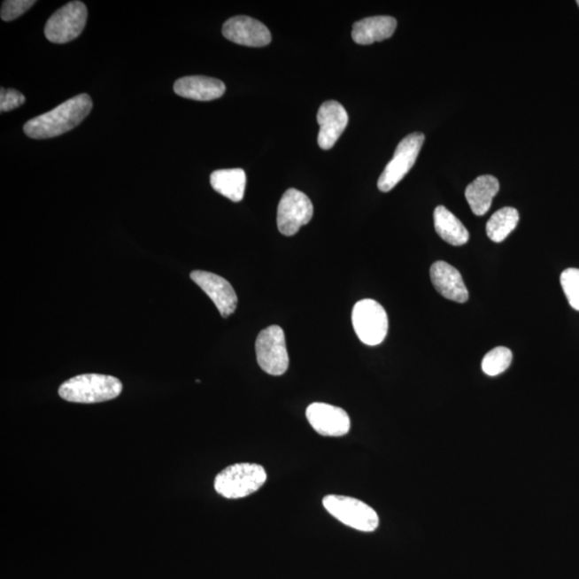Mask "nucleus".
Here are the masks:
<instances>
[{
	"label": "nucleus",
	"mask_w": 579,
	"mask_h": 579,
	"mask_svg": "<svg viewBox=\"0 0 579 579\" xmlns=\"http://www.w3.org/2000/svg\"><path fill=\"white\" fill-rule=\"evenodd\" d=\"M91 109L93 101L88 94L73 96L48 113L28 120L24 125L25 135L37 140L62 135L82 123Z\"/></svg>",
	"instance_id": "f257e3e1"
},
{
	"label": "nucleus",
	"mask_w": 579,
	"mask_h": 579,
	"mask_svg": "<svg viewBox=\"0 0 579 579\" xmlns=\"http://www.w3.org/2000/svg\"><path fill=\"white\" fill-rule=\"evenodd\" d=\"M123 384L118 378L99 374L76 375L59 386L58 394L66 401L76 404L104 403L119 398Z\"/></svg>",
	"instance_id": "f03ea898"
},
{
	"label": "nucleus",
	"mask_w": 579,
	"mask_h": 579,
	"mask_svg": "<svg viewBox=\"0 0 579 579\" xmlns=\"http://www.w3.org/2000/svg\"><path fill=\"white\" fill-rule=\"evenodd\" d=\"M266 477L262 466L242 462L228 466L216 476L215 490L227 499H241L260 490Z\"/></svg>",
	"instance_id": "7ed1b4c3"
},
{
	"label": "nucleus",
	"mask_w": 579,
	"mask_h": 579,
	"mask_svg": "<svg viewBox=\"0 0 579 579\" xmlns=\"http://www.w3.org/2000/svg\"><path fill=\"white\" fill-rule=\"evenodd\" d=\"M323 506L329 514L352 529L373 532L379 527L377 512L354 498L329 495L324 498Z\"/></svg>",
	"instance_id": "20e7f679"
},
{
	"label": "nucleus",
	"mask_w": 579,
	"mask_h": 579,
	"mask_svg": "<svg viewBox=\"0 0 579 579\" xmlns=\"http://www.w3.org/2000/svg\"><path fill=\"white\" fill-rule=\"evenodd\" d=\"M352 324L360 342L367 345L380 344L388 335V314L374 299H363L355 304Z\"/></svg>",
	"instance_id": "39448f33"
},
{
	"label": "nucleus",
	"mask_w": 579,
	"mask_h": 579,
	"mask_svg": "<svg viewBox=\"0 0 579 579\" xmlns=\"http://www.w3.org/2000/svg\"><path fill=\"white\" fill-rule=\"evenodd\" d=\"M424 141L425 135L420 132L411 134L400 141L393 159L385 166L380 176L378 181L380 191L389 192L394 189L400 181L404 180L418 159Z\"/></svg>",
	"instance_id": "423d86ee"
},
{
	"label": "nucleus",
	"mask_w": 579,
	"mask_h": 579,
	"mask_svg": "<svg viewBox=\"0 0 579 579\" xmlns=\"http://www.w3.org/2000/svg\"><path fill=\"white\" fill-rule=\"evenodd\" d=\"M256 353L263 372L272 375L286 373L290 359L283 329L278 325L263 329L257 338Z\"/></svg>",
	"instance_id": "0eeeda50"
},
{
	"label": "nucleus",
	"mask_w": 579,
	"mask_h": 579,
	"mask_svg": "<svg viewBox=\"0 0 579 579\" xmlns=\"http://www.w3.org/2000/svg\"><path fill=\"white\" fill-rule=\"evenodd\" d=\"M88 8L81 2H71L56 12L45 24L49 42L67 43L79 37L88 22Z\"/></svg>",
	"instance_id": "6e6552de"
},
{
	"label": "nucleus",
	"mask_w": 579,
	"mask_h": 579,
	"mask_svg": "<svg viewBox=\"0 0 579 579\" xmlns=\"http://www.w3.org/2000/svg\"><path fill=\"white\" fill-rule=\"evenodd\" d=\"M313 216V205L309 197L297 189L287 190L279 202L277 226L279 232L286 236L297 235Z\"/></svg>",
	"instance_id": "1a4fd4ad"
},
{
	"label": "nucleus",
	"mask_w": 579,
	"mask_h": 579,
	"mask_svg": "<svg viewBox=\"0 0 579 579\" xmlns=\"http://www.w3.org/2000/svg\"><path fill=\"white\" fill-rule=\"evenodd\" d=\"M193 282L197 283L208 297L214 302L223 318L235 313L237 307V296L231 283L225 278L205 271H195L190 274Z\"/></svg>",
	"instance_id": "9d476101"
},
{
	"label": "nucleus",
	"mask_w": 579,
	"mask_h": 579,
	"mask_svg": "<svg viewBox=\"0 0 579 579\" xmlns=\"http://www.w3.org/2000/svg\"><path fill=\"white\" fill-rule=\"evenodd\" d=\"M309 424L319 435L325 436H343L351 428V421L347 413L335 405L314 403L306 410Z\"/></svg>",
	"instance_id": "9b49d317"
},
{
	"label": "nucleus",
	"mask_w": 579,
	"mask_h": 579,
	"mask_svg": "<svg viewBox=\"0 0 579 579\" xmlns=\"http://www.w3.org/2000/svg\"><path fill=\"white\" fill-rule=\"evenodd\" d=\"M222 35L230 42L245 47L261 48L271 43L272 35L268 28L249 17H235L223 24Z\"/></svg>",
	"instance_id": "f8f14e48"
},
{
	"label": "nucleus",
	"mask_w": 579,
	"mask_h": 579,
	"mask_svg": "<svg viewBox=\"0 0 579 579\" xmlns=\"http://www.w3.org/2000/svg\"><path fill=\"white\" fill-rule=\"evenodd\" d=\"M317 120L320 126L318 144L324 151L331 150L347 128V111L337 101L329 100L320 106Z\"/></svg>",
	"instance_id": "ddd939ff"
},
{
	"label": "nucleus",
	"mask_w": 579,
	"mask_h": 579,
	"mask_svg": "<svg viewBox=\"0 0 579 579\" xmlns=\"http://www.w3.org/2000/svg\"><path fill=\"white\" fill-rule=\"evenodd\" d=\"M430 278L434 287L442 297L456 303H466L469 298L464 279L454 266L438 261L430 267Z\"/></svg>",
	"instance_id": "4468645a"
},
{
	"label": "nucleus",
	"mask_w": 579,
	"mask_h": 579,
	"mask_svg": "<svg viewBox=\"0 0 579 579\" xmlns=\"http://www.w3.org/2000/svg\"><path fill=\"white\" fill-rule=\"evenodd\" d=\"M176 95L197 101H212L226 93L222 81L208 76L192 75L177 80L174 84Z\"/></svg>",
	"instance_id": "2eb2a0df"
},
{
	"label": "nucleus",
	"mask_w": 579,
	"mask_h": 579,
	"mask_svg": "<svg viewBox=\"0 0 579 579\" xmlns=\"http://www.w3.org/2000/svg\"><path fill=\"white\" fill-rule=\"evenodd\" d=\"M398 27V21L392 17L366 18L354 23L352 39L355 43L368 45L392 37Z\"/></svg>",
	"instance_id": "dca6fc26"
},
{
	"label": "nucleus",
	"mask_w": 579,
	"mask_h": 579,
	"mask_svg": "<svg viewBox=\"0 0 579 579\" xmlns=\"http://www.w3.org/2000/svg\"><path fill=\"white\" fill-rule=\"evenodd\" d=\"M499 188V181L492 175L479 176L467 187L466 199L476 216L485 215L490 211Z\"/></svg>",
	"instance_id": "f3484780"
},
{
	"label": "nucleus",
	"mask_w": 579,
	"mask_h": 579,
	"mask_svg": "<svg viewBox=\"0 0 579 579\" xmlns=\"http://www.w3.org/2000/svg\"><path fill=\"white\" fill-rule=\"evenodd\" d=\"M436 232L450 245L462 246L469 241V232L461 221L444 206H438L434 212Z\"/></svg>",
	"instance_id": "a211bd4d"
},
{
	"label": "nucleus",
	"mask_w": 579,
	"mask_h": 579,
	"mask_svg": "<svg viewBox=\"0 0 579 579\" xmlns=\"http://www.w3.org/2000/svg\"><path fill=\"white\" fill-rule=\"evenodd\" d=\"M247 177L243 169L218 170L212 173L214 190L233 202H241L246 190Z\"/></svg>",
	"instance_id": "6ab92c4d"
},
{
	"label": "nucleus",
	"mask_w": 579,
	"mask_h": 579,
	"mask_svg": "<svg viewBox=\"0 0 579 579\" xmlns=\"http://www.w3.org/2000/svg\"><path fill=\"white\" fill-rule=\"evenodd\" d=\"M518 221H520V214H518L515 208H501L487 222V235H489L492 242H504L515 230Z\"/></svg>",
	"instance_id": "aec40b11"
},
{
	"label": "nucleus",
	"mask_w": 579,
	"mask_h": 579,
	"mask_svg": "<svg viewBox=\"0 0 579 579\" xmlns=\"http://www.w3.org/2000/svg\"><path fill=\"white\" fill-rule=\"evenodd\" d=\"M512 359L513 354L510 349L506 347H497L492 349L491 351L487 353L484 359H482V372L490 375V377L499 375L510 367Z\"/></svg>",
	"instance_id": "412c9836"
},
{
	"label": "nucleus",
	"mask_w": 579,
	"mask_h": 579,
	"mask_svg": "<svg viewBox=\"0 0 579 579\" xmlns=\"http://www.w3.org/2000/svg\"><path fill=\"white\" fill-rule=\"evenodd\" d=\"M560 282L572 308L579 312V269L567 268L561 274Z\"/></svg>",
	"instance_id": "4be33fe9"
},
{
	"label": "nucleus",
	"mask_w": 579,
	"mask_h": 579,
	"mask_svg": "<svg viewBox=\"0 0 579 579\" xmlns=\"http://www.w3.org/2000/svg\"><path fill=\"white\" fill-rule=\"evenodd\" d=\"M35 4V0H6L2 6V19L4 22L13 21L21 17Z\"/></svg>",
	"instance_id": "5701e85b"
},
{
	"label": "nucleus",
	"mask_w": 579,
	"mask_h": 579,
	"mask_svg": "<svg viewBox=\"0 0 579 579\" xmlns=\"http://www.w3.org/2000/svg\"><path fill=\"white\" fill-rule=\"evenodd\" d=\"M25 103V96L17 89H4L0 91V111H12Z\"/></svg>",
	"instance_id": "b1692460"
},
{
	"label": "nucleus",
	"mask_w": 579,
	"mask_h": 579,
	"mask_svg": "<svg viewBox=\"0 0 579 579\" xmlns=\"http://www.w3.org/2000/svg\"><path fill=\"white\" fill-rule=\"evenodd\" d=\"M577 4H578V7H579V0H578V2H577Z\"/></svg>",
	"instance_id": "393cba45"
}]
</instances>
